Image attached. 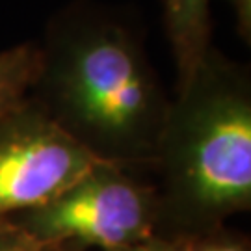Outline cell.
<instances>
[{
  "label": "cell",
  "instance_id": "ba28073f",
  "mask_svg": "<svg viewBox=\"0 0 251 251\" xmlns=\"http://www.w3.org/2000/svg\"><path fill=\"white\" fill-rule=\"evenodd\" d=\"M0 251H71L67 246L50 240H41L28 233L17 222L0 218Z\"/></svg>",
  "mask_w": 251,
  "mask_h": 251
},
{
  "label": "cell",
  "instance_id": "277c9868",
  "mask_svg": "<svg viewBox=\"0 0 251 251\" xmlns=\"http://www.w3.org/2000/svg\"><path fill=\"white\" fill-rule=\"evenodd\" d=\"M100 162L36 102L0 117V218L56 199Z\"/></svg>",
  "mask_w": 251,
  "mask_h": 251
},
{
  "label": "cell",
  "instance_id": "3957f363",
  "mask_svg": "<svg viewBox=\"0 0 251 251\" xmlns=\"http://www.w3.org/2000/svg\"><path fill=\"white\" fill-rule=\"evenodd\" d=\"M142 171L100 160L56 199L8 218L71 251L142 246L160 233L158 190Z\"/></svg>",
  "mask_w": 251,
  "mask_h": 251
},
{
  "label": "cell",
  "instance_id": "8992f818",
  "mask_svg": "<svg viewBox=\"0 0 251 251\" xmlns=\"http://www.w3.org/2000/svg\"><path fill=\"white\" fill-rule=\"evenodd\" d=\"M39 67V43H23L0 50V117L30 99Z\"/></svg>",
  "mask_w": 251,
  "mask_h": 251
},
{
  "label": "cell",
  "instance_id": "6da1fadb",
  "mask_svg": "<svg viewBox=\"0 0 251 251\" xmlns=\"http://www.w3.org/2000/svg\"><path fill=\"white\" fill-rule=\"evenodd\" d=\"M30 100L97 158L151 170L171 100L125 13L78 0L41 43Z\"/></svg>",
  "mask_w": 251,
  "mask_h": 251
},
{
  "label": "cell",
  "instance_id": "8fae6325",
  "mask_svg": "<svg viewBox=\"0 0 251 251\" xmlns=\"http://www.w3.org/2000/svg\"><path fill=\"white\" fill-rule=\"evenodd\" d=\"M158 246H160V251H180L179 246L173 242L171 238H160L158 236Z\"/></svg>",
  "mask_w": 251,
  "mask_h": 251
},
{
  "label": "cell",
  "instance_id": "9c48e42d",
  "mask_svg": "<svg viewBox=\"0 0 251 251\" xmlns=\"http://www.w3.org/2000/svg\"><path fill=\"white\" fill-rule=\"evenodd\" d=\"M234 11L236 30L246 45L251 43V0H225Z\"/></svg>",
  "mask_w": 251,
  "mask_h": 251
},
{
  "label": "cell",
  "instance_id": "30bf717a",
  "mask_svg": "<svg viewBox=\"0 0 251 251\" xmlns=\"http://www.w3.org/2000/svg\"><path fill=\"white\" fill-rule=\"evenodd\" d=\"M114 251H160V246H158V238H154V240L142 244V246H132V248H123V250H114Z\"/></svg>",
  "mask_w": 251,
  "mask_h": 251
},
{
  "label": "cell",
  "instance_id": "5b68a950",
  "mask_svg": "<svg viewBox=\"0 0 251 251\" xmlns=\"http://www.w3.org/2000/svg\"><path fill=\"white\" fill-rule=\"evenodd\" d=\"M164 26L177 65V91L182 90L210 50V0H164Z\"/></svg>",
  "mask_w": 251,
  "mask_h": 251
},
{
  "label": "cell",
  "instance_id": "52a82bcc",
  "mask_svg": "<svg viewBox=\"0 0 251 251\" xmlns=\"http://www.w3.org/2000/svg\"><path fill=\"white\" fill-rule=\"evenodd\" d=\"M173 242L180 251H251L250 238L236 233L227 225L210 229L206 233L173 236Z\"/></svg>",
  "mask_w": 251,
  "mask_h": 251
},
{
  "label": "cell",
  "instance_id": "7a4b0ae2",
  "mask_svg": "<svg viewBox=\"0 0 251 251\" xmlns=\"http://www.w3.org/2000/svg\"><path fill=\"white\" fill-rule=\"evenodd\" d=\"M151 170L160 238L206 233L251 208L250 69L214 47L177 91Z\"/></svg>",
  "mask_w": 251,
  "mask_h": 251
}]
</instances>
